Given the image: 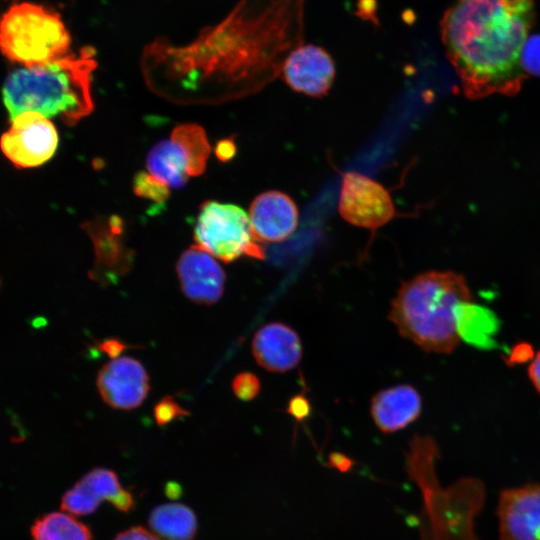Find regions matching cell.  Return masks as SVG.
Here are the masks:
<instances>
[{"label": "cell", "instance_id": "cell-5", "mask_svg": "<svg viewBox=\"0 0 540 540\" xmlns=\"http://www.w3.org/2000/svg\"><path fill=\"white\" fill-rule=\"evenodd\" d=\"M194 239L198 247L226 263L241 256L265 258L263 247L253 236L249 215L234 204L205 202L197 216Z\"/></svg>", "mask_w": 540, "mask_h": 540}, {"label": "cell", "instance_id": "cell-31", "mask_svg": "<svg viewBox=\"0 0 540 540\" xmlns=\"http://www.w3.org/2000/svg\"><path fill=\"white\" fill-rule=\"evenodd\" d=\"M230 142H222L218 145L217 148V155L220 158L226 157L228 158L234 153V145L229 146Z\"/></svg>", "mask_w": 540, "mask_h": 540}, {"label": "cell", "instance_id": "cell-30", "mask_svg": "<svg viewBox=\"0 0 540 540\" xmlns=\"http://www.w3.org/2000/svg\"><path fill=\"white\" fill-rule=\"evenodd\" d=\"M527 371L531 383L540 395V350L532 358Z\"/></svg>", "mask_w": 540, "mask_h": 540}, {"label": "cell", "instance_id": "cell-10", "mask_svg": "<svg viewBox=\"0 0 540 540\" xmlns=\"http://www.w3.org/2000/svg\"><path fill=\"white\" fill-rule=\"evenodd\" d=\"M335 64L322 47L301 43L285 58L280 76L295 92L311 97H322L332 87Z\"/></svg>", "mask_w": 540, "mask_h": 540}, {"label": "cell", "instance_id": "cell-24", "mask_svg": "<svg viewBox=\"0 0 540 540\" xmlns=\"http://www.w3.org/2000/svg\"><path fill=\"white\" fill-rule=\"evenodd\" d=\"M260 387V380L250 372H241L232 381L234 394L243 401L254 399L259 394Z\"/></svg>", "mask_w": 540, "mask_h": 540}, {"label": "cell", "instance_id": "cell-3", "mask_svg": "<svg viewBox=\"0 0 540 540\" xmlns=\"http://www.w3.org/2000/svg\"><path fill=\"white\" fill-rule=\"evenodd\" d=\"M471 300V290L462 274L427 271L401 285L388 318L401 336L426 352L450 354L460 342L455 308Z\"/></svg>", "mask_w": 540, "mask_h": 540}, {"label": "cell", "instance_id": "cell-14", "mask_svg": "<svg viewBox=\"0 0 540 540\" xmlns=\"http://www.w3.org/2000/svg\"><path fill=\"white\" fill-rule=\"evenodd\" d=\"M86 230L95 252L91 278L102 285L115 284L132 265V252L122 238V222L112 218L107 222L90 223Z\"/></svg>", "mask_w": 540, "mask_h": 540}, {"label": "cell", "instance_id": "cell-29", "mask_svg": "<svg viewBox=\"0 0 540 540\" xmlns=\"http://www.w3.org/2000/svg\"><path fill=\"white\" fill-rule=\"evenodd\" d=\"M126 347V344L118 339H107L99 344V349L112 358L118 357Z\"/></svg>", "mask_w": 540, "mask_h": 540}, {"label": "cell", "instance_id": "cell-11", "mask_svg": "<svg viewBox=\"0 0 540 540\" xmlns=\"http://www.w3.org/2000/svg\"><path fill=\"white\" fill-rule=\"evenodd\" d=\"M497 516L501 540H540V484L502 491Z\"/></svg>", "mask_w": 540, "mask_h": 540}, {"label": "cell", "instance_id": "cell-22", "mask_svg": "<svg viewBox=\"0 0 540 540\" xmlns=\"http://www.w3.org/2000/svg\"><path fill=\"white\" fill-rule=\"evenodd\" d=\"M133 188L135 194L139 197L146 198L157 203L164 202L170 194V189L155 179L148 172H139L135 175Z\"/></svg>", "mask_w": 540, "mask_h": 540}, {"label": "cell", "instance_id": "cell-18", "mask_svg": "<svg viewBox=\"0 0 540 540\" xmlns=\"http://www.w3.org/2000/svg\"><path fill=\"white\" fill-rule=\"evenodd\" d=\"M146 167L150 175L169 189L184 187L191 177L187 156L172 138L161 140L151 148Z\"/></svg>", "mask_w": 540, "mask_h": 540}, {"label": "cell", "instance_id": "cell-2", "mask_svg": "<svg viewBox=\"0 0 540 540\" xmlns=\"http://www.w3.org/2000/svg\"><path fill=\"white\" fill-rule=\"evenodd\" d=\"M94 56L92 47H84L78 54L10 73L4 83L3 101L11 120L32 111L73 125L88 116L93 110Z\"/></svg>", "mask_w": 540, "mask_h": 540}, {"label": "cell", "instance_id": "cell-19", "mask_svg": "<svg viewBox=\"0 0 540 540\" xmlns=\"http://www.w3.org/2000/svg\"><path fill=\"white\" fill-rule=\"evenodd\" d=\"M148 524L160 540H194L198 527L194 511L176 502L154 507L149 514Z\"/></svg>", "mask_w": 540, "mask_h": 540}, {"label": "cell", "instance_id": "cell-16", "mask_svg": "<svg viewBox=\"0 0 540 540\" xmlns=\"http://www.w3.org/2000/svg\"><path fill=\"white\" fill-rule=\"evenodd\" d=\"M422 402L418 391L406 384L379 391L371 400V416L383 433L406 428L421 414Z\"/></svg>", "mask_w": 540, "mask_h": 540}, {"label": "cell", "instance_id": "cell-7", "mask_svg": "<svg viewBox=\"0 0 540 540\" xmlns=\"http://www.w3.org/2000/svg\"><path fill=\"white\" fill-rule=\"evenodd\" d=\"M57 145L55 126L45 116L32 111L12 119L10 129L0 140L3 154L18 168L36 167L47 162Z\"/></svg>", "mask_w": 540, "mask_h": 540}, {"label": "cell", "instance_id": "cell-1", "mask_svg": "<svg viewBox=\"0 0 540 540\" xmlns=\"http://www.w3.org/2000/svg\"><path fill=\"white\" fill-rule=\"evenodd\" d=\"M533 23L534 0H456L444 12L441 38L468 98L521 89V51Z\"/></svg>", "mask_w": 540, "mask_h": 540}, {"label": "cell", "instance_id": "cell-25", "mask_svg": "<svg viewBox=\"0 0 540 540\" xmlns=\"http://www.w3.org/2000/svg\"><path fill=\"white\" fill-rule=\"evenodd\" d=\"M187 414L188 411L183 409L171 396L163 397L154 407V417L159 426H164Z\"/></svg>", "mask_w": 540, "mask_h": 540}, {"label": "cell", "instance_id": "cell-9", "mask_svg": "<svg viewBox=\"0 0 540 540\" xmlns=\"http://www.w3.org/2000/svg\"><path fill=\"white\" fill-rule=\"evenodd\" d=\"M96 386L103 401L118 410H131L145 400L149 377L140 361L122 356L104 364L98 372Z\"/></svg>", "mask_w": 540, "mask_h": 540}, {"label": "cell", "instance_id": "cell-21", "mask_svg": "<svg viewBox=\"0 0 540 540\" xmlns=\"http://www.w3.org/2000/svg\"><path fill=\"white\" fill-rule=\"evenodd\" d=\"M170 138L184 150L189 162L190 176L201 175L211 150L204 129L197 124H181L174 128Z\"/></svg>", "mask_w": 540, "mask_h": 540}, {"label": "cell", "instance_id": "cell-6", "mask_svg": "<svg viewBox=\"0 0 540 540\" xmlns=\"http://www.w3.org/2000/svg\"><path fill=\"white\" fill-rule=\"evenodd\" d=\"M339 213L348 223L375 231L392 220L396 211L380 183L361 173L347 172L342 178Z\"/></svg>", "mask_w": 540, "mask_h": 540}, {"label": "cell", "instance_id": "cell-17", "mask_svg": "<svg viewBox=\"0 0 540 540\" xmlns=\"http://www.w3.org/2000/svg\"><path fill=\"white\" fill-rule=\"evenodd\" d=\"M456 331L460 340L483 350L497 346L496 335L500 320L489 308L471 301H464L455 308Z\"/></svg>", "mask_w": 540, "mask_h": 540}, {"label": "cell", "instance_id": "cell-28", "mask_svg": "<svg viewBox=\"0 0 540 540\" xmlns=\"http://www.w3.org/2000/svg\"><path fill=\"white\" fill-rule=\"evenodd\" d=\"M533 357L534 355L531 347L526 343H520L511 349V354L508 356L507 362L508 364L521 363L528 359H532Z\"/></svg>", "mask_w": 540, "mask_h": 540}, {"label": "cell", "instance_id": "cell-20", "mask_svg": "<svg viewBox=\"0 0 540 540\" xmlns=\"http://www.w3.org/2000/svg\"><path fill=\"white\" fill-rule=\"evenodd\" d=\"M30 533L33 540H92L89 527L65 511L50 512L37 518Z\"/></svg>", "mask_w": 540, "mask_h": 540}, {"label": "cell", "instance_id": "cell-26", "mask_svg": "<svg viewBox=\"0 0 540 540\" xmlns=\"http://www.w3.org/2000/svg\"><path fill=\"white\" fill-rule=\"evenodd\" d=\"M113 540H160L152 531L142 527L133 526L119 534Z\"/></svg>", "mask_w": 540, "mask_h": 540}, {"label": "cell", "instance_id": "cell-27", "mask_svg": "<svg viewBox=\"0 0 540 540\" xmlns=\"http://www.w3.org/2000/svg\"><path fill=\"white\" fill-rule=\"evenodd\" d=\"M309 403L306 398L296 396L291 399L288 407V413L297 420L306 418L309 414Z\"/></svg>", "mask_w": 540, "mask_h": 540}, {"label": "cell", "instance_id": "cell-15", "mask_svg": "<svg viewBox=\"0 0 540 540\" xmlns=\"http://www.w3.org/2000/svg\"><path fill=\"white\" fill-rule=\"evenodd\" d=\"M252 353L257 363L274 373H285L302 358L301 340L291 327L280 322L262 326L252 340Z\"/></svg>", "mask_w": 540, "mask_h": 540}, {"label": "cell", "instance_id": "cell-4", "mask_svg": "<svg viewBox=\"0 0 540 540\" xmlns=\"http://www.w3.org/2000/svg\"><path fill=\"white\" fill-rule=\"evenodd\" d=\"M70 35L60 15L42 5L20 2L0 17V51L23 67L37 66L69 54Z\"/></svg>", "mask_w": 540, "mask_h": 540}, {"label": "cell", "instance_id": "cell-8", "mask_svg": "<svg viewBox=\"0 0 540 540\" xmlns=\"http://www.w3.org/2000/svg\"><path fill=\"white\" fill-rule=\"evenodd\" d=\"M103 501L121 512L134 508L133 495L122 487L117 474L107 468H95L63 494L61 509L74 516H86L94 513Z\"/></svg>", "mask_w": 540, "mask_h": 540}, {"label": "cell", "instance_id": "cell-23", "mask_svg": "<svg viewBox=\"0 0 540 540\" xmlns=\"http://www.w3.org/2000/svg\"><path fill=\"white\" fill-rule=\"evenodd\" d=\"M521 66L526 74L540 77V34L527 37L521 51Z\"/></svg>", "mask_w": 540, "mask_h": 540}, {"label": "cell", "instance_id": "cell-13", "mask_svg": "<svg viewBox=\"0 0 540 540\" xmlns=\"http://www.w3.org/2000/svg\"><path fill=\"white\" fill-rule=\"evenodd\" d=\"M249 218L253 236L262 243L282 242L297 229L299 212L286 193L270 190L259 194L251 203Z\"/></svg>", "mask_w": 540, "mask_h": 540}, {"label": "cell", "instance_id": "cell-12", "mask_svg": "<svg viewBox=\"0 0 540 540\" xmlns=\"http://www.w3.org/2000/svg\"><path fill=\"white\" fill-rule=\"evenodd\" d=\"M176 272L184 295L198 304L217 302L224 291L225 273L213 256L193 245L185 250Z\"/></svg>", "mask_w": 540, "mask_h": 540}]
</instances>
